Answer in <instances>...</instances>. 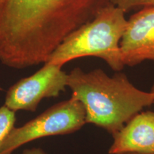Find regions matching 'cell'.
Here are the masks:
<instances>
[{"mask_svg": "<svg viewBox=\"0 0 154 154\" xmlns=\"http://www.w3.org/2000/svg\"><path fill=\"white\" fill-rule=\"evenodd\" d=\"M111 0H0V62L23 69L45 63L69 34Z\"/></svg>", "mask_w": 154, "mask_h": 154, "instance_id": "cell-1", "label": "cell"}, {"mask_svg": "<svg viewBox=\"0 0 154 154\" xmlns=\"http://www.w3.org/2000/svg\"><path fill=\"white\" fill-rule=\"evenodd\" d=\"M67 86L86 111V122L111 135L135 115L154 103V94L136 87L120 72L109 76L101 69L84 72L79 67L68 74Z\"/></svg>", "mask_w": 154, "mask_h": 154, "instance_id": "cell-2", "label": "cell"}, {"mask_svg": "<svg viewBox=\"0 0 154 154\" xmlns=\"http://www.w3.org/2000/svg\"><path fill=\"white\" fill-rule=\"evenodd\" d=\"M125 11L112 3L101 9L93 19L69 34L53 51L47 62L63 66L78 58H100L119 72L125 66L120 42L126 29Z\"/></svg>", "mask_w": 154, "mask_h": 154, "instance_id": "cell-3", "label": "cell"}, {"mask_svg": "<svg viewBox=\"0 0 154 154\" xmlns=\"http://www.w3.org/2000/svg\"><path fill=\"white\" fill-rule=\"evenodd\" d=\"M85 124L84 105L71 96L69 99L49 107L23 126H14L3 143L0 154H11L20 146L38 138L72 134Z\"/></svg>", "mask_w": 154, "mask_h": 154, "instance_id": "cell-4", "label": "cell"}, {"mask_svg": "<svg viewBox=\"0 0 154 154\" xmlns=\"http://www.w3.org/2000/svg\"><path fill=\"white\" fill-rule=\"evenodd\" d=\"M62 66L46 62L39 70L10 86L7 92L5 106L11 111L34 112L44 99L59 96L67 86L68 74Z\"/></svg>", "mask_w": 154, "mask_h": 154, "instance_id": "cell-5", "label": "cell"}, {"mask_svg": "<svg viewBox=\"0 0 154 154\" xmlns=\"http://www.w3.org/2000/svg\"><path fill=\"white\" fill-rule=\"evenodd\" d=\"M120 51L124 66L154 61V6L143 7L127 20Z\"/></svg>", "mask_w": 154, "mask_h": 154, "instance_id": "cell-6", "label": "cell"}, {"mask_svg": "<svg viewBox=\"0 0 154 154\" xmlns=\"http://www.w3.org/2000/svg\"><path fill=\"white\" fill-rule=\"evenodd\" d=\"M112 136L109 154L154 153V111H140Z\"/></svg>", "mask_w": 154, "mask_h": 154, "instance_id": "cell-7", "label": "cell"}, {"mask_svg": "<svg viewBox=\"0 0 154 154\" xmlns=\"http://www.w3.org/2000/svg\"><path fill=\"white\" fill-rule=\"evenodd\" d=\"M15 113L5 105L0 107V151L6 138L14 127L17 120Z\"/></svg>", "mask_w": 154, "mask_h": 154, "instance_id": "cell-8", "label": "cell"}, {"mask_svg": "<svg viewBox=\"0 0 154 154\" xmlns=\"http://www.w3.org/2000/svg\"><path fill=\"white\" fill-rule=\"evenodd\" d=\"M111 3L127 12L138 7L154 6V0H111Z\"/></svg>", "mask_w": 154, "mask_h": 154, "instance_id": "cell-9", "label": "cell"}, {"mask_svg": "<svg viewBox=\"0 0 154 154\" xmlns=\"http://www.w3.org/2000/svg\"><path fill=\"white\" fill-rule=\"evenodd\" d=\"M22 154H47L46 152L41 148H32L25 149L23 151Z\"/></svg>", "mask_w": 154, "mask_h": 154, "instance_id": "cell-10", "label": "cell"}, {"mask_svg": "<svg viewBox=\"0 0 154 154\" xmlns=\"http://www.w3.org/2000/svg\"><path fill=\"white\" fill-rule=\"evenodd\" d=\"M124 154H154V153H127Z\"/></svg>", "mask_w": 154, "mask_h": 154, "instance_id": "cell-11", "label": "cell"}, {"mask_svg": "<svg viewBox=\"0 0 154 154\" xmlns=\"http://www.w3.org/2000/svg\"><path fill=\"white\" fill-rule=\"evenodd\" d=\"M151 92H153V93L154 94V84H153V86H152V88H151ZM153 104H154V103H153Z\"/></svg>", "mask_w": 154, "mask_h": 154, "instance_id": "cell-12", "label": "cell"}, {"mask_svg": "<svg viewBox=\"0 0 154 154\" xmlns=\"http://www.w3.org/2000/svg\"><path fill=\"white\" fill-rule=\"evenodd\" d=\"M3 90V88H2V86L0 85V91H2Z\"/></svg>", "mask_w": 154, "mask_h": 154, "instance_id": "cell-13", "label": "cell"}]
</instances>
